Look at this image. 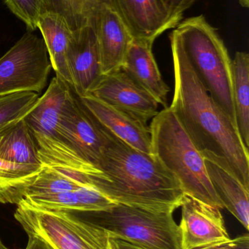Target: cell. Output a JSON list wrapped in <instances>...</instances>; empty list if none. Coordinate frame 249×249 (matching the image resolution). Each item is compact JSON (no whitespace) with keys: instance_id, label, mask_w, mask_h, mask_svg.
I'll list each match as a JSON object with an SVG mask.
<instances>
[{"instance_id":"cell-28","label":"cell","mask_w":249,"mask_h":249,"mask_svg":"<svg viewBox=\"0 0 249 249\" xmlns=\"http://www.w3.org/2000/svg\"><path fill=\"white\" fill-rule=\"evenodd\" d=\"M27 245L25 249H54L39 237L29 235Z\"/></svg>"},{"instance_id":"cell-4","label":"cell","mask_w":249,"mask_h":249,"mask_svg":"<svg viewBox=\"0 0 249 249\" xmlns=\"http://www.w3.org/2000/svg\"><path fill=\"white\" fill-rule=\"evenodd\" d=\"M152 155L177 178L184 195L223 209L212 187L201 152L171 107L152 118Z\"/></svg>"},{"instance_id":"cell-2","label":"cell","mask_w":249,"mask_h":249,"mask_svg":"<svg viewBox=\"0 0 249 249\" xmlns=\"http://www.w3.org/2000/svg\"><path fill=\"white\" fill-rule=\"evenodd\" d=\"M171 40L175 91L170 107L200 152L225 159L249 189V151L235 124L214 102L192 68L179 45Z\"/></svg>"},{"instance_id":"cell-33","label":"cell","mask_w":249,"mask_h":249,"mask_svg":"<svg viewBox=\"0 0 249 249\" xmlns=\"http://www.w3.org/2000/svg\"></svg>"},{"instance_id":"cell-7","label":"cell","mask_w":249,"mask_h":249,"mask_svg":"<svg viewBox=\"0 0 249 249\" xmlns=\"http://www.w3.org/2000/svg\"><path fill=\"white\" fill-rule=\"evenodd\" d=\"M51 70L43 39L26 32L0 58V97L20 92L39 94Z\"/></svg>"},{"instance_id":"cell-23","label":"cell","mask_w":249,"mask_h":249,"mask_svg":"<svg viewBox=\"0 0 249 249\" xmlns=\"http://www.w3.org/2000/svg\"><path fill=\"white\" fill-rule=\"evenodd\" d=\"M35 92H20L0 97V127L24 118L39 99Z\"/></svg>"},{"instance_id":"cell-18","label":"cell","mask_w":249,"mask_h":249,"mask_svg":"<svg viewBox=\"0 0 249 249\" xmlns=\"http://www.w3.org/2000/svg\"><path fill=\"white\" fill-rule=\"evenodd\" d=\"M56 77L73 87L68 63V48L73 30L65 19L52 12H45L38 22Z\"/></svg>"},{"instance_id":"cell-19","label":"cell","mask_w":249,"mask_h":249,"mask_svg":"<svg viewBox=\"0 0 249 249\" xmlns=\"http://www.w3.org/2000/svg\"><path fill=\"white\" fill-rule=\"evenodd\" d=\"M23 200L36 207L71 213L98 212L115 204L100 192L91 187L58 194L30 196Z\"/></svg>"},{"instance_id":"cell-21","label":"cell","mask_w":249,"mask_h":249,"mask_svg":"<svg viewBox=\"0 0 249 249\" xmlns=\"http://www.w3.org/2000/svg\"><path fill=\"white\" fill-rule=\"evenodd\" d=\"M232 97L236 125L243 143L249 148V55L237 52L232 61Z\"/></svg>"},{"instance_id":"cell-6","label":"cell","mask_w":249,"mask_h":249,"mask_svg":"<svg viewBox=\"0 0 249 249\" xmlns=\"http://www.w3.org/2000/svg\"><path fill=\"white\" fill-rule=\"evenodd\" d=\"M16 206L15 219L28 236L39 237L54 249H112L108 232L75 213L36 207L25 200Z\"/></svg>"},{"instance_id":"cell-12","label":"cell","mask_w":249,"mask_h":249,"mask_svg":"<svg viewBox=\"0 0 249 249\" xmlns=\"http://www.w3.org/2000/svg\"><path fill=\"white\" fill-rule=\"evenodd\" d=\"M90 95L145 124L159 112L154 98L121 70L103 75Z\"/></svg>"},{"instance_id":"cell-32","label":"cell","mask_w":249,"mask_h":249,"mask_svg":"<svg viewBox=\"0 0 249 249\" xmlns=\"http://www.w3.org/2000/svg\"><path fill=\"white\" fill-rule=\"evenodd\" d=\"M111 242H112V249H116L115 248V244H114V241H113V239H111Z\"/></svg>"},{"instance_id":"cell-8","label":"cell","mask_w":249,"mask_h":249,"mask_svg":"<svg viewBox=\"0 0 249 249\" xmlns=\"http://www.w3.org/2000/svg\"><path fill=\"white\" fill-rule=\"evenodd\" d=\"M104 1L121 18L134 39L154 42L165 31L174 29L183 20L166 0H86Z\"/></svg>"},{"instance_id":"cell-22","label":"cell","mask_w":249,"mask_h":249,"mask_svg":"<svg viewBox=\"0 0 249 249\" xmlns=\"http://www.w3.org/2000/svg\"><path fill=\"white\" fill-rule=\"evenodd\" d=\"M41 166L13 163L0 159V203L18 205L36 179Z\"/></svg>"},{"instance_id":"cell-11","label":"cell","mask_w":249,"mask_h":249,"mask_svg":"<svg viewBox=\"0 0 249 249\" xmlns=\"http://www.w3.org/2000/svg\"><path fill=\"white\" fill-rule=\"evenodd\" d=\"M179 226L182 249H206L230 239L220 209L184 195Z\"/></svg>"},{"instance_id":"cell-13","label":"cell","mask_w":249,"mask_h":249,"mask_svg":"<svg viewBox=\"0 0 249 249\" xmlns=\"http://www.w3.org/2000/svg\"><path fill=\"white\" fill-rule=\"evenodd\" d=\"M68 63L75 94L78 98L91 94L104 74L96 34L89 22L73 31Z\"/></svg>"},{"instance_id":"cell-20","label":"cell","mask_w":249,"mask_h":249,"mask_svg":"<svg viewBox=\"0 0 249 249\" xmlns=\"http://www.w3.org/2000/svg\"><path fill=\"white\" fill-rule=\"evenodd\" d=\"M0 159L41 166L36 142L24 118L0 127Z\"/></svg>"},{"instance_id":"cell-17","label":"cell","mask_w":249,"mask_h":249,"mask_svg":"<svg viewBox=\"0 0 249 249\" xmlns=\"http://www.w3.org/2000/svg\"><path fill=\"white\" fill-rule=\"evenodd\" d=\"M75 95L70 86L54 77L35 107L24 118L32 134L58 139L61 115Z\"/></svg>"},{"instance_id":"cell-24","label":"cell","mask_w":249,"mask_h":249,"mask_svg":"<svg viewBox=\"0 0 249 249\" xmlns=\"http://www.w3.org/2000/svg\"><path fill=\"white\" fill-rule=\"evenodd\" d=\"M45 12L62 16L72 30L87 23L86 0H44Z\"/></svg>"},{"instance_id":"cell-9","label":"cell","mask_w":249,"mask_h":249,"mask_svg":"<svg viewBox=\"0 0 249 249\" xmlns=\"http://www.w3.org/2000/svg\"><path fill=\"white\" fill-rule=\"evenodd\" d=\"M86 18L96 34L104 75L121 70L133 35L116 12L104 1L91 3Z\"/></svg>"},{"instance_id":"cell-29","label":"cell","mask_w":249,"mask_h":249,"mask_svg":"<svg viewBox=\"0 0 249 249\" xmlns=\"http://www.w3.org/2000/svg\"><path fill=\"white\" fill-rule=\"evenodd\" d=\"M116 249H141L118 239H113Z\"/></svg>"},{"instance_id":"cell-26","label":"cell","mask_w":249,"mask_h":249,"mask_svg":"<svg viewBox=\"0 0 249 249\" xmlns=\"http://www.w3.org/2000/svg\"><path fill=\"white\" fill-rule=\"evenodd\" d=\"M206 249H249V235L248 233L230 239L226 242L213 246Z\"/></svg>"},{"instance_id":"cell-30","label":"cell","mask_w":249,"mask_h":249,"mask_svg":"<svg viewBox=\"0 0 249 249\" xmlns=\"http://www.w3.org/2000/svg\"><path fill=\"white\" fill-rule=\"evenodd\" d=\"M239 3L243 7L248 8L249 7V0H239Z\"/></svg>"},{"instance_id":"cell-1","label":"cell","mask_w":249,"mask_h":249,"mask_svg":"<svg viewBox=\"0 0 249 249\" xmlns=\"http://www.w3.org/2000/svg\"><path fill=\"white\" fill-rule=\"evenodd\" d=\"M105 130V146L91 186L115 203L155 212L180 207L184 193L177 178L154 157Z\"/></svg>"},{"instance_id":"cell-25","label":"cell","mask_w":249,"mask_h":249,"mask_svg":"<svg viewBox=\"0 0 249 249\" xmlns=\"http://www.w3.org/2000/svg\"><path fill=\"white\" fill-rule=\"evenodd\" d=\"M9 10L23 23L29 32L38 29V22L45 13L44 0H3Z\"/></svg>"},{"instance_id":"cell-16","label":"cell","mask_w":249,"mask_h":249,"mask_svg":"<svg viewBox=\"0 0 249 249\" xmlns=\"http://www.w3.org/2000/svg\"><path fill=\"white\" fill-rule=\"evenodd\" d=\"M153 44L150 41L133 39L121 70L166 108L170 88L158 68L152 52Z\"/></svg>"},{"instance_id":"cell-5","label":"cell","mask_w":249,"mask_h":249,"mask_svg":"<svg viewBox=\"0 0 249 249\" xmlns=\"http://www.w3.org/2000/svg\"><path fill=\"white\" fill-rule=\"evenodd\" d=\"M174 212H155L115 203L105 210L74 213L105 230L111 239L141 249H182Z\"/></svg>"},{"instance_id":"cell-15","label":"cell","mask_w":249,"mask_h":249,"mask_svg":"<svg viewBox=\"0 0 249 249\" xmlns=\"http://www.w3.org/2000/svg\"><path fill=\"white\" fill-rule=\"evenodd\" d=\"M212 187L223 205L248 231L249 189L237 178L228 162L209 152H202Z\"/></svg>"},{"instance_id":"cell-14","label":"cell","mask_w":249,"mask_h":249,"mask_svg":"<svg viewBox=\"0 0 249 249\" xmlns=\"http://www.w3.org/2000/svg\"><path fill=\"white\" fill-rule=\"evenodd\" d=\"M79 99L96 121L118 139L137 150L152 155L151 130L147 124L113 107L92 95Z\"/></svg>"},{"instance_id":"cell-3","label":"cell","mask_w":249,"mask_h":249,"mask_svg":"<svg viewBox=\"0 0 249 249\" xmlns=\"http://www.w3.org/2000/svg\"><path fill=\"white\" fill-rule=\"evenodd\" d=\"M170 39L179 45L205 89L237 127L232 60L216 28L203 15L189 18L174 28Z\"/></svg>"},{"instance_id":"cell-31","label":"cell","mask_w":249,"mask_h":249,"mask_svg":"<svg viewBox=\"0 0 249 249\" xmlns=\"http://www.w3.org/2000/svg\"><path fill=\"white\" fill-rule=\"evenodd\" d=\"M0 249H10L7 248V247H6V246L4 245V244H3L2 241H1V239H0Z\"/></svg>"},{"instance_id":"cell-27","label":"cell","mask_w":249,"mask_h":249,"mask_svg":"<svg viewBox=\"0 0 249 249\" xmlns=\"http://www.w3.org/2000/svg\"><path fill=\"white\" fill-rule=\"evenodd\" d=\"M175 14L184 18L186 10L192 7L197 0H166Z\"/></svg>"},{"instance_id":"cell-10","label":"cell","mask_w":249,"mask_h":249,"mask_svg":"<svg viewBox=\"0 0 249 249\" xmlns=\"http://www.w3.org/2000/svg\"><path fill=\"white\" fill-rule=\"evenodd\" d=\"M57 139L68 144L85 160L97 167L106 135L105 127L75 95L61 115Z\"/></svg>"}]
</instances>
